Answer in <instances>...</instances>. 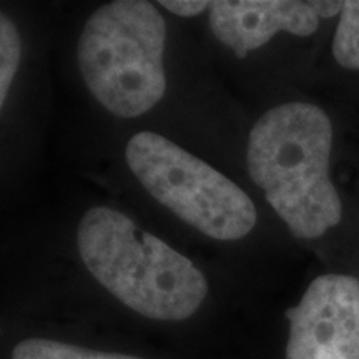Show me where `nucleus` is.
Instances as JSON below:
<instances>
[{
    "label": "nucleus",
    "instance_id": "0eeeda50",
    "mask_svg": "<svg viewBox=\"0 0 359 359\" xmlns=\"http://www.w3.org/2000/svg\"><path fill=\"white\" fill-rule=\"evenodd\" d=\"M12 359H142L120 353H103L55 339L30 338L15 344Z\"/></svg>",
    "mask_w": 359,
    "mask_h": 359
},
{
    "label": "nucleus",
    "instance_id": "20e7f679",
    "mask_svg": "<svg viewBox=\"0 0 359 359\" xmlns=\"http://www.w3.org/2000/svg\"><path fill=\"white\" fill-rule=\"evenodd\" d=\"M125 158L156 201L206 236L240 240L257 224V208L240 187L168 138L137 133Z\"/></svg>",
    "mask_w": 359,
    "mask_h": 359
},
{
    "label": "nucleus",
    "instance_id": "9d476101",
    "mask_svg": "<svg viewBox=\"0 0 359 359\" xmlns=\"http://www.w3.org/2000/svg\"><path fill=\"white\" fill-rule=\"evenodd\" d=\"M160 6H163L167 11L177 13V15H182V17H193V15H198L206 8L212 7V2H205V0H201V2H191V0H180V2H167V0H163V2H160Z\"/></svg>",
    "mask_w": 359,
    "mask_h": 359
},
{
    "label": "nucleus",
    "instance_id": "39448f33",
    "mask_svg": "<svg viewBox=\"0 0 359 359\" xmlns=\"http://www.w3.org/2000/svg\"><path fill=\"white\" fill-rule=\"evenodd\" d=\"M286 320V359H359V280L318 276Z\"/></svg>",
    "mask_w": 359,
    "mask_h": 359
},
{
    "label": "nucleus",
    "instance_id": "f03ea898",
    "mask_svg": "<svg viewBox=\"0 0 359 359\" xmlns=\"http://www.w3.org/2000/svg\"><path fill=\"white\" fill-rule=\"evenodd\" d=\"M77 245L103 288L150 320H187L208 293L203 273L190 259L116 210H88L79 224Z\"/></svg>",
    "mask_w": 359,
    "mask_h": 359
},
{
    "label": "nucleus",
    "instance_id": "7ed1b4c3",
    "mask_svg": "<svg viewBox=\"0 0 359 359\" xmlns=\"http://www.w3.org/2000/svg\"><path fill=\"white\" fill-rule=\"evenodd\" d=\"M167 25L154 4L118 0L90 15L80 35V74L110 114L133 118L165 95Z\"/></svg>",
    "mask_w": 359,
    "mask_h": 359
},
{
    "label": "nucleus",
    "instance_id": "1a4fd4ad",
    "mask_svg": "<svg viewBox=\"0 0 359 359\" xmlns=\"http://www.w3.org/2000/svg\"><path fill=\"white\" fill-rule=\"evenodd\" d=\"M20 62V39L11 19H0V105L6 103L8 88Z\"/></svg>",
    "mask_w": 359,
    "mask_h": 359
},
{
    "label": "nucleus",
    "instance_id": "423d86ee",
    "mask_svg": "<svg viewBox=\"0 0 359 359\" xmlns=\"http://www.w3.org/2000/svg\"><path fill=\"white\" fill-rule=\"evenodd\" d=\"M318 2L298 0H259V2H212L210 27L215 37L240 58L257 50L285 30L298 37H309L320 25Z\"/></svg>",
    "mask_w": 359,
    "mask_h": 359
},
{
    "label": "nucleus",
    "instance_id": "f257e3e1",
    "mask_svg": "<svg viewBox=\"0 0 359 359\" xmlns=\"http://www.w3.org/2000/svg\"><path fill=\"white\" fill-rule=\"evenodd\" d=\"M333 127L320 107L283 103L255 123L246 161L253 182L293 236L314 240L338 226L341 198L330 178Z\"/></svg>",
    "mask_w": 359,
    "mask_h": 359
},
{
    "label": "nucleus",
    "instance_id": "6e6552de",
    "mask_svg": "<svg viewBox=\"0 0 359 359\" xmlns=\"http://www.w3.org/2000/svg\"><path fill=\"white\" fill-rule=\"evenodd\" d=\"M333 55L344 69L359 70V0L344 2L333 39Z\"/></svg>",
    "mask_w": 359,
    "mask_h": 359
}]
</instances>
